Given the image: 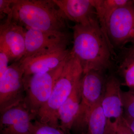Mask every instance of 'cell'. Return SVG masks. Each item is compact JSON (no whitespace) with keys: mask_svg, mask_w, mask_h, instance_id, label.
I'll return each instance as SVG.
<instances>
[{"mask_svg":"<svg viewBox=\"0 0 134 134\" xmlns=\"http://www.w3.org/2000/svg\"><path fill=\"white\" fill-rule=\"evenodd\" d=\"M73 46L70 53L79 61L83 74L100 72L110 65L113 47L103 34L99 24L72 26Z\"/></svg>","mask_w":134,"mask_h":134,"instance_id":"6da1fadb","label":"cell"},{"mask_svg":"<svg viewBox=\"0 0 134 134\" xmlns=\"http://www.w3.org/2000/svg\"><path fill=\"white\" fill-rule=\"evenodd\" d=\"M12 21L25 29L65 31L67 19L53 0H13Z\"/></svg>","mask_w":134,"mask_h":134,"instance_id":"7a4b0ae2","label":"cell"},{"mask_svg":"<svg viewBox=\"0 0 134 134\" xmlns=\"http://www.w3.org/2000/svg\"><path fill=\"white\" fill-rule=\"evenodd\" d=\"M83 75L81 63L70 53L49 99L37 115V120L55 127H60L59 109L81 81Z\"/></svg>","mask_w":134,"mask_h":134,"instance_id":"3957f363","label":"cell"},{"mask_svg":"<svg viewBox=\"0 0 134 134\" xmlns=\"http://www.w3.org/2000/svg\"><path fill=\"white\" fill-rule=\"evenodd\" d=\"M67 59L50 72L24 76L25 97L23 103L35 119L49 99Z\"/></svg>","mask_w":134,"mask_h":134,"instance_id":"277c9868","label":"cell"},{"mask_svg":"<svg viewBox=\"0 0 134 134\" xmlns=\"http://www.w3.org/2000/svg\"><path fill=\"white\" fill-rule=\"evenodd\" d=\"M100 72L91 71L83 74L81 83V100L76 120L73 128L82 130L87 127L90 114L102 100L105 85Z\"/></svg>","mask_w":134,"mask_h":134,"instance_id":"5b68a950","label":"cell"},{"mask_svg":"<svg viewBox=\"0 0 134 134\" xmlns=\"http://www.w3.org/2000/svg\"><path fill=\"white\" fill-rule=\"evenodd\" d=\"M24 70L19 61L14 62L0 77V113L19 104L25 97Z\"/></svg>","mask_w":134,"mask_h":134,"instance_id":"8992f818","label":"cell"},{"mask_svg":"<svg viewBox=\"0 0 134 134\" xmlns=\"http://www.w3.org/2000/svg\"><path fill=\"white\" fill-rule=\"evenodd\" d=\"M107 35L111 44L122 47L134 45V1L116 10L110 18Z\"/></svg>","mask_w":134,"mask_h":134,"instance_id":"52a82bcc","label":"cell"},{"mask_svg":"<svg viewBox=\"0 0 134 134\" xmlns=\"http://www.w3.org/2000/svg\"><path fill=\"white\" fill-rule=\"evenodd\" d=\"M25 29V52L21 60L37 53L67 46L68 44L69 37L66 31Z\"/></svg>","mask_w":134,"mask_h":134,"instance_id":"ba28073f","label":"cell"},{"mask_svg":"<svg viewBox=\"0 0 134 134\" xmlns=\"http://www.w3.org/2000/svg\"><path fill=\"white\" fill-rule=\"evenodd\" d=\"M70 50L62 47L37 53L19 61L24 70V76L46 73L55 69L68 57Z\"/></svg>","mask_w":134,"mask_h":134,"instance_id":"9c48e42d","label":"cell"},{"mask_svg":"<svg viewBox=\"0 0 134 134\" xmlns=\"http://www.w3.org/2000/svg\"><path fill=\"white\" fill-rule=\"evenodd\" d=\"M33 115L22 103L1 114V134H32Z\"/></svg>","mask_w":134,"mask_h":134,"instance_id":"30bf717a","label":"cell"},{"mask_svg":"<svg viewBox=\"0 0 134 134\" xmlns=\"http://www.w3.org/2000/svg\"><path fill=\"white\" fill-rule=\"evenodd\" d=\"M25 31V28L12 21V13L1 25L0 42L7 47L14 62L19 61L24 55Z\"/></svg>","mask_w":134,"mask_h":134,"instance_id":"8fae6325","label":"cell"},{"mask_svg":"<svg viewBox=\"0 0 134 134\" xmlns=\"http://www.w3.org/2000/svg\"><path fill=\"white\" fill-rule=\"evenodd\" d=\"M121 83L115 77H110L105 84L101 105L110 126L113 129L115 124L123 117V106Z\"/></svg>","mask_w":134,"mask_h":134,"instance_id":"7c38bea8","label":"cell"},{"mask_svg":"<svg viewBox=\"0 0 134 134\" xmlns=\"http://www.w3.org/2000/svg\"><path fill=\"white\" fill-rule=\"evenodd\" d=\"M67 20L89 26L99 23L91 0H53Z\"/></svg>","mask_w":134,"mask_h":134,"instance_id":"4fadbf2b","label":"cell"},{"mask_svg":"<svg viewBox=\"0 0 134 134\" xmlns=\"http://www.w3.org/2000/svg\"><path fill=\"white\" fill-rule=\"evenodd\" d=\"M81 80L58 111L60 128L68 134L73 128L79 112L81 100Z\"/></svg>","mask_w":134,"mask_h":134,"instance_id":"5bb4252c","label":"cell"},{"mask_svg":"<svg viewBox=\"0 0 134 134\" xmlns=\"http://www.w3.org/2000/svg\"><path fill=\"white\" fill-rule=\"evenodd\" d=\"M130 0H91L102 32L113 47L107 35V27L110 18L119 8L130 3Z\"/></svg>","mask_w":134,"mask_h":134,"instance_id":"9a60e30c","label":"cell"},{"mask_svg":"<svg viewBox=\"0 0 134 134\" xmlns=\"http://www.w3.org/2000/svg\"><path fill=\"white\" fill-rule=\"evenodd\" d=\"M101 100L95 106L89 115L87 127L90 134H112L114 132L103 111Z\"/></svg>","mask_w":134,"mask_h":134,"instance_id":"2e32d148","label":"cell"},{"mask_svg":"<svg viewBox=\"0 0 134 134\" xmlns=\"http://www.w3.org/2000/svg\"><path fill=\"white\" fill-rule=\"evenodd\" d=\"M126 86L134 88V57L126 58L120 66Z\"/></svg>","mask_w":134,"mask_h":134,"instance_id":"e0dca14e","label":"cell"},{"mask_svg":"<svg viewBox=\"0 0 134 134\" xmlns=\"http://www.w3.org/2000/svg\"><path fill=\"white\" fill-rule=\"evenodd\" d=\"M32 134H68L60 127H55L36 120L32 122Z\"/></svg>","mask_w":134,"mask_h":134,"instance_id":"ac0fdd59","label":"cell"},{"mask_svg":"<svg viewBox=\"0 0 134 134\" xmlns=\"http://www.w3.org/2000/svg\"><path fill=\"white\" fill-rule=\"evenodd\" d=\"M122 98L125 116L134 119V88L122 91Z\"/></svg>","mask_w":134,"mask_h":134,"instance_id":"d6986e66","label":"cell"},{"mask_svg":"<svg viewBox=\"0 0 134 134\" xmlns=\"http://www.w3.org/2000/svg\"><path fill=\"white\" fill-rule=\"evenodd\" d=\"M10 61L11 58L8 49L3 43L0 42V77L7 69Z\"/></svg>","mask_w":134,"mask_h":134,"instance_id":"ffe728a7","label":"cell"},{"mask_svg":"<svg viewBox=\"0 0 134 134\" xmlns=\"http://www.w3.org/2000/svg\"><path fill=\"white\" fill-rule=\"evenodd\" d=\"M115 134H134V133L127 125L124 117L113 127Z\"/></svg>","mask_w":134,"mask_h":134,"instance_id":"44dd1931","label":"cell"},{"mask_svg":"<svg viewBox=\"0 0 134 134\" xmlns=\"http://www.w3.org/2000/svg\"><path fill=\"white\" fill-rule=\"evenodd\" d=\"M13 0H0V18L2 19L12 13L11 5Z\"/></svg>","mask_w":134,"mask_h":134,"instance_id":"7402d4cb","label":"cell"},{"mask_svg":"<svg viewBox=\"0 0 134 134\" xmlns=\"http://www.w3.org/2000/svg\"><path fill=\"white\" fill-rule=\"evenodd\" d=\"M127 125L134 133V119L123 116Z\"/></svg>","mask_w":134,"mask_h":134,"instance_id":"603a6c76","label":"cell"},{"mask_svg":"<svg viewBox=\"0 0 134 134\" xmlns=\"http://www.w3.org/2000/svg\"><path fill=\"white\" fill-rule=\"evenodd\" d=\"M133 57H134V45L128 50L126 58H131Z\"/></svg>","mask_w":134,"mask_h":134,"instance_id":"cb8c5ba5","label":"cell"},{"mask_svg":"<svg viewBox=\"0 0 134 134\" xmlns=\"http://www.w3.org/2000/svg\"><path fill=\"white\" fill-rule=\"evenodd\" d=\"M86 134H89V133H88V132H87V133H86Z\"/></svg>","mask_w":134,"mask_h":134,"instance_id":"d4e9b609","label":"cell"},{"mask_svg":"<svg viewBox=\"0 0 134 134\" xmlns=\"http://www.w3.org/2000/svg\"><path fill=\"white\" fill-rule=\"evenodd\" d=\"M112 134H115V133H114H114H112Z\"/></svg>","mask_w":134,"mask_h":134,"instance_id":"484cf974","label":"cell"}]
</instances>
